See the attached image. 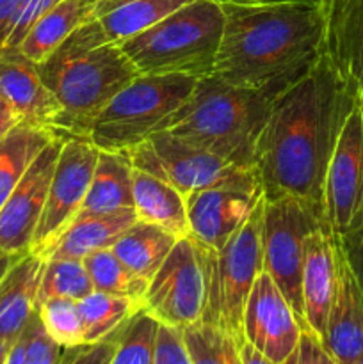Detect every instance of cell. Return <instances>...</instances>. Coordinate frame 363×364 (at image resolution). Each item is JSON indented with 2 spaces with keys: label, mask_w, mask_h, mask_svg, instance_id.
Returning <instances> with one entry per match:
<instances>
[{
  "label": "cell",
  "mask_w": 363,
  "mask_h": 364,
  "mask_svg": "<svg viewBox=\"0 0 363 364\" xmlns=\"http://www.w3.org/2000/svg\"><path fill=\"white\" fill-rule=\"evenodd\" d=\"M358 100V91L324 52L308 73L274 100L253 162L263 198L301 199L324 217L327 167Z\"/></svg>",
  "instance_id": "obj_1"
},
{
  "label": "cell",
  "mask_w": 363,
  "mask_h": 364,
  "mask_svg": "<svg viewBox=\"0 0 363 364\" xmlns=\"http://www.w3.org/2000/svg\"><path fill=\"white\" fill-rule=\"evenodd\" d=\"M212 77L241 87L299 80L324 52L322 0L223 4Z\"/></svg>",
  "instance_id": "obj_2"
},
{
  "label": "cell",
  "mask_w": 363,
  "mask_h": 364,
  "mask_svg": "<svg viewBox=\"0 0 363 364\" xmlns=\"http://www.w3.org/2000/svg\"><path fill=\"white\" fill-rule=\"evenodd\" d=\"M38 71L60 107L57 135L82 139H89L103 107L141 75L98 20L68 36Z\"/></svg>",
  "instance_id": "obj_3"
},
{
  "label": "cell",
  "mask_w": 363,
  "mask_h": 364,
  "mask_svg": "<svg viewBox=\"0 0 363 364\" xmlns=\"http://www.w3.org/2000/svg\"><path fill=\"white\" fill-rule=\"evenodd\" d=\"M298 80L241 87L216 77L198 78L167 132L242 169H253L255 149L274 100Z\"/></svg>",
  "instance_id": "obj_4"
},
{
  "label": "cell",
  "mask_w": 363,
  "mask_h": 364,
  "mask_svg": "<svg viewBox=\"0 0 363 364\" xmlns=\"http://www.w3.org/2000/svg\"><path fill=\"white\" fill-rule=\"evenodd\" d=\"M223 27L221 4L192 0L153 27L117 45L141 75L205 78L214 73Z\"/></svg>",
  "instance_id": "obj_5"
},
{
  "label": "cell",
  "mask_w": 363,
  "mask_h": 364,
  "mask_svg": "<svg viewBox=\"0 0 363 364\" xmlns=\"http://www.w3.org/2000/svg\"><path fill=\"white\" fill-rule=\"evenodd\" d=\"M198 78L187 75H139L96 116L89 141L100 151L125 153L169 128L192 95Z\"/></svg>",
  "instance_id": "obj_6"
},
{
  "label": "cell",
  "mask_w": 363,
  "mask_h": 364,
  "mask_svg": "<svg viewBox=\"0 0 363 364\" xmlns=\"http://www.w3.org/2000/svg\"><path fill=\"white\" fill-rule=\"evenodd\" d=\"M265 198L244 226L219 251H210L196 244L201 262L205 302L199 322L212 323L228 331L238 343L244 341L242 320L253 283L263 270L262 217Z\"/></svg>",
  "instance_id": "obj_7"
},
{
  "label": "cell",
  "mask_w": 363,
  "mask_h": 364,
  "mask_svg": "<svg viewBox=\"0 0 363 364\" xmlns=\"http://www.w3.org/2000/svg\"><path fill=\"white\" fill-rule=\"evenodd\" d=\"M320 228L327 230L324 217L301 199L278 198L263 203V270L285 295L302 329H308L301 290L305 244L306 238Z\"/></svg>",
  "instance_id": "obj_8"
},
{
  "label": "cell",
  "mask_w": 363,
  "mask_h": 364,
  "mask_svg": "<svg viewBox=\"0 0 363 364\" xmlns=\"http://www.w3.org/2000/svg\"><path fill=\"white\" fill-rule=\"evenodd\" d=\"M263 198L253 169H235L210 187L185 198L189 237L201 247L219 251L241 230Z\"/></svg>",
  "instance_id": "obj_9"
},
{
  "label": "cell",
  "mask_w": 363,
  "mask_h": 364,
  "mask_svg": "<svg viewBox=\"0 0 363 364\" xmlns=\"http://www.w3.org/2000/svg\"><path fill=\"white\" fill-rule=\"evenodd\" d=\"M98 155L100 149L89 139L68 137L64 141L28 252L45 259L57 238L80 213Z\"/></svg>",
  "instance_id": "obj_10"
},
{
  "label": "cell",
  "mask_w": 363,
  "mask_h": 364,
  "mask_svg": "<svg viewBox=\"0 0 363 364\" xmlns=\"http://www.w3.org/2000/svg\"><path fill=\"white\" fill-rule=\"evenodd\" d=\"M205 284L198 249L191 237L180 238L149 279L141 309L159 323L184 329L201 320Z\"/></svg>",
  "instance_id": "obj_11"
},
{
  "label": "cell",
  "mask_w": 363,
  "mask_h": 364,
  "mask_svg": "<svg viewBox=\"0 0 363 364\" xmlns=\"http://www.w3.org/2000/svg\"><path fill=\"white\" fill-rule=\"evenodd\" d=\"M324 220L337 238L363 223V100L345 119L324 183Z\"/></svg>",
  "instance_id": "obj_12"
},
{
  "label": "cell",
  "mask_w": 363,
  "mask_h": 364,
  "mask_svg": "<svg viewBox=\"0 0 363 364\" xmlns=\"http://www.w3.org/2000/svg\"><path fill=\"white\" fill-rule=\"evenodd\" d=\"M125 155L128 156L134 169L144 171L166 181L184 198L210 187L235 169H242L231 166L214 153L203 151L182 141L167 130L152 135L142 144L125 151Z\"/></svg>",
  "instance_id": "obj_13"
},
{
  "label": "cell",
  "mask_w": 363,
  "mask_h": 364,
  "mask_svg": "<svg viewBox=\"0 0 363 364\" xmlns=\"http://www.w3.org/2000/svg\"><path fill=\"white\" fill-rule=\"evenodd\" d=\"M66 139L64 135H57L36 156L20 183L14 187L0 208V251L16 256L27 255L31 251L57 159Z\"/></svg>",
  "instance_id": "obj_14"
},
{
  "label": "cell",
  "mask_w": 363,
  "mask_h": 364,
  "mask_svg": "<svg viewBox=\"0 0 363 364\" xmlns=\"http://www.w3.org/2000/svg\"><path fill=\"white\" fill-rule=\"evenodd\" d=\"M242 331L244 341L251 343L274 364L287 361L299 343L302 333L301 323L265 270L258 274L249 291Z\"/></svg>",
  "instance_id": "obj_15"
},
{
  "label": "cell",
  "mask_w": 363,
  "mask_h": 364,
  "mask_svg": "<svg viewBox=\"0 0 363 364\" xmlns=\"http://www.w3.org/2000/svg\"><path fill=\"white\" fill-rule=\"evenodd\" d=\"M0 95L9 102L23 124L57 134L60 107L38 71V63L20 50L0 52Z\"/></svg>",
  "instance_id": "obj_16"
},
{
  "label": "cell",
  "mask_w": 363,
  "mask_h": 364,
  "mask_svg": "<svg viewBox=\"0 0 363 364\" xmlns=\"http://www.w3.org/2000/svg\"><path fill=\"white\" fill-rule=\"evenodd\" d=\"M320 341L337 364H356L363 355V291L340 245L337 290Z\"/></svg>",
  "instance_id": "obj_17"
},
{
  "label": "cell",
  "mask_w": 363,
  "mask_h": 364,
  "mask_svg": "<svg viewBox=\"0 0 363 364\" xmlns=\"http://www.w3.org/2000/svg\"><path fill=\"white\" fill-rule=\"evenodd\" d=\"M338 281V242L330 230H315L305 244L302 263V309L308 329L319 338L326 331L327 315Z\"/></svg>",
  "instance_id": "obj_18"
},
{
  "label": "cell",
  "mask_w": 363,
  "mask_h": 364,
  "mask_svg": "<svg viewBox=\"0 0 363 364\" xmlns=\"http://www.w3.org/2000/svg\"><path fill=\"white\" fill-rule=\"evenodd\" d=\"M324 53L363 100V0H322Z\"/></svg>",
  "instance_id": "obj_19"
},
{
  "label": "cell",
  "mask_w": 363,
  "mask_h": 364,
  "mask_svg": "<svg viewBox=\"0 0 363 364\" xmlns=\"http://www.w3.org/2000/svg\"><path fill=\"white\" fill-rule=\"evenodd\" d=\"M45 259L21 255L0 279V340L13 345L20 340L36 313Z\"/></svg>",
  "instance_id": "obj_20"
},
{
  "label": "cell",
  "mask_w": 363,
  "mask_h": 364,
  "mask_svg": "<svg viewBox=\"0 0 363 364\" xmlns=\"http://www.w3.org/2000/svg\"><path fill=\"white\" fill-rule=\"evenodd\" d=\"M137 223L134 208L109 213H78L73 223L57 238L46 258L84 259L93 252L110 249L117 238Z\"/></svg>",
  "instance_id": "obj_21"
},
{
  "label": "cell",
  "mask_w": 363,
  "mask_h": 364,
  "mask_svg": "<svg viewBox=\"0 0 363 364\" xmlns=\"http://www.w3.org/2000/svg\"><path fill=\"white\" fill-rule=\"evenodd\" d=\"M134 212L137 220L155 224L177 238L189 237V219L185 198L166 181L134 169Z\"/></svg>",
  "instance_id": "obj_22"
},
{
  "label": "cell",
  "mask_w": 363,
  "mask_h": 364,
  "mask_svg": "<svg viewBox=\"0 0 363 364\" xmlns=\"http://www.w3.org/2000/svg\"><path fill=\"white\" fill-rule=\"evenodd\" d=\"M100 0H59L38 23L16 50L34 63L48 57L68 36L88 21L96 20Z\"/></svg>",
  "instance_id": "obj_23"
},
{
  "label": "cell",
  "mask_w": 363,
  "mask_h": 364,
  "mask_svg": "<svg viewBox=\"0 0 363 364\" xmlns=\"http://www.w3.org/2000/svg\"><path fill=\"white\" fill-rule=\"evenodd\" d=\"M134 167L125 153L100 151L82 213H109L134 208Z\"/></svg>",
  "instance_id": "obj_24"
},
{
  "label": "cell",
  "mask_w": 363,
  "mask_h": 364,
  "mask_svg": "<svg viewBox=\"0 0 363 364\" xmlns=\"http://www.w3.org/2000/svg\"><path fill=\"white\" fill-rule=\"evenodd\" d=\"M178 240L180 238L155 224L137 220L110 249L135 276L149 283Z\"/></svg>",
  "instance_id": "obj_25"
},
{
  "label": "cell",
  "mask_w": 363,
  "mask_h": 364,
  "mask_svg": "<svg viewBox=\"0 0 363 364\" xmlns=\"http://www.w3.org/2000/svg\"><path fill=\"white\" fill-rule=\"evenodd\" d=\"M57 137L46 128L20 123L0 141V208L36 156Z\"/></svg>",
  "instance_id": "obj_26"
},
{
  "label": "cell",
  "mask_w": 363,
  "mask_h": 364,
  "mask_svg": "<svg viewBox=\"0 0 363 364\" xmlns=\"http://www.w3.org/2000/svg\"><path fill=\"white\" fill-rule=\"evenodd\" d=\"M192 0H123L98 16L102 28L114 43H123L153 27Z\"/></svg>",
  "instance_id": "obj_27"
},
{
  "label": "cell",
  "mask_w": 363,
  "mask_h": 364,
  "mask_svg": "<svg viewBox=\"0 0 363 364\" xmlns=\"http://www.w3.org/2000/svg\"><path fill=\"white\" fill-rule=\"evenodd\" d=\"M77 306L84 326L85 343H96L110 338L141 309V306L132 299L98 290H93L77 301Z\"/></svg>",
  "instance_id": "obj_28"
},
{
  "label": "cell",
  "mask_w": 363,
  "mask_h": 364,
  "mask_svg": "<svg viewBox=\"0 0 363 364\" xmlns=\"http://www.w3.org/2000/svg\"><path fill=\"white\" fill-rule=\"evenodd\" d=\"M91 277L93 288L98 291H105L110 295L128 297L139 306L142 304V297L148 288V281L135 276L120 258L112 252V249L93 252L88 258L82 259Z\"/></svg>",
  "instance_id": "obj_29"
},
{
  "label": "cell",
  "mask_w": 363,
  "mask_h": 364,
  "mask_svg": "<svg viewBox=\"0 0 363 364\" xmlns=\"http://www.w3.org/2000/svg\"><path fill=\"white\" fill-rule=\"evenodd\" d=\"M95 290L82 259L46 258L39 284L36 308L48 299H71L80 301Z\"/></svg>",
  "instance_id": "obj_30"
},
{
  "label": "cell",
  "mask_w": 363,
  "mask_h": 364,
  "mask_svg": "<svg viewBox=\"0 0 363 364\" xmlns=\"http://www.w3.org/2000/svg\"><path fill=\"white\" fill-rule=\"evenodd\" d=\"M192 364H242L241 345L228 331L196 322L182 329Z\"/></svg>",
  "instance_id": "obj_31"
},
{
  "label": "cell",
  "mask_w": 363,
  "mask_h": 364,
  "mask_svg": "<svg viewBox=\"0 0 363 364\" xmlns=\"http://www.w3.org/2000/svg\"><path fill=\"white\" fill-rule=\"evenodd\" d=\"M159 322L139 309L120 331L116 350L109 364H153V348Z\"/></svg>",
  "instance_id": "obj_32"
},
{
  "label": "cell",
  "mask_w": 363,
  "mask_h": 364,
  "mask_svg": "<svg viewBox=\"0 0 363 364\" xmlns=\"http://www.w3.org/2000/svg\"><path fill=\"white\" fill-rule=\"evenodd\" d=\"M46 333L64 348L84 345V326L77 301L71 299H48L36 308Z\"/></svg>",
  "instance_id": "obj_33"
},
{
  "label": "cell",
  "mask_w": 363,
  "mask_h": 364,
  "mask_svg": "<svg viewBox=\"0 0 363 364\" xmlns=\"http://www.w3.org/2000/svg\"><path fill=\"white\" fill-rule=\"evenodd\" d=\"M23 364H60L66 348L45 331L38 311L32 315L23 334Z\"/></svg>",
  "instance_id": "obj_34"
},
{
  "label": "cell",
  "mask_w": 363,
  "mask_h": 364,
  "mask_svg": "<svg viewBox=\"0 0 363 364\" xmlns=\"http://www.w3.org/2000/svg\"><path fill=\"white\" fill-rule=\"evenodd\" d=\"M153 364H192L182 329L159 323L153 348Z\"/></svg>",
  "instance_id": "obj_35"
},
{
  "label": "cell",
  "mask_w": 363,
  "mask_h": 364,
  "mask_svg": "<svg viewBox=\"0 0 363 364\" xmlns=\"http://www.w3.org/2000/svg\"><path fill=\"white\" fill-rule=\"evenodd\" d=\"M59 0H21L20 9H18L16 21L11 31L9 39L4 50H16L23 43L28 32L32 31L36 23L52 9Z\"/></svg>",
  "instance_id": "obj_36"
},
{
  "label": "cell",
  "mask_w": 363,
  "mask_h": 364,
  "mask_svg": "<svg viewBox=\"0 0 363 364\" xmlns=\"http://www.w3.org/2000/svg\"><path fill=\"white\" fill-rule=\"evenodd\" d=\"M117 333L96 343H84L80 347L66 348L60 364H109L116 350Z\"/></svg>",
  "instance_id": "obj_37"
},
{
  "label": "cell",
  "mask_w": 363,
  "mask_h": 364,
  "mask_svg": "<svg viewBox=\"0 0 363 364\" xmlns=\"http://www.w3.org/2000/svg\"><path fill=\"white\" fill-rule=\"evenodd\" d=\"M281 364H337L312 329H302L295 350Z\"/></svg>",
  "instance_id": "obj_38"
},
{
  "label": "cell",
  "mask_w": 363,
  "mask_h": 364,
  "mask_svg": "<svg viewBox=\"0 0 363 364\" xmlns=\"http://www.w3.org/2000/svg\"><path fill=\"white\" fill-rule=\"evenodd\" d=\"M337 240L338 245H340L345 262L351 267L352 274H354V277L358 279L363 291V223L359 224L354 231L337 238Z\"/></svg>",
  "instance_id": "obj_39"
},
{
  "label": "cell",
  "mask_w": 363,
  "mask_h": 364,
  "mask_svg": "<svg viewBox=\"0 0 363 364\" xmlns=\"http://www.w3.org/2000/svg\"><path fill=\"white\" fill-rule=\"evenodd\" d=\"M21 0H0V52H4L16 21Z\"/></svg>",
  "instance_id": "obj_40"
},
{
  "label": "cell",
  "mask_w": 363,
  "mask_h": 364,
  "mask_svg": "<svg viewBox=\"0 0 363 364\" xmlns=\"http://www.w3.org/2000/svg\"><path fill=\"white\" fill-rule=\"evenodd\" d=\"M20 123V117L14 112L13 107H11L9 102L0 95V141H2L11 130H14Z\"/></svg>",
  "instance_id": "obj_41"
},
{
  "label": "cell",
  "mask_w": 363,
  "mask_h": 364,
  "mask_svg": "<svg viewBox=\"0 0 363 364\" xmlns=\"http://www.w3.org/2000/svg\"><path fill=\"white\" fill-rule=\"evenodd\" d=\"M241 355L242 364H274L269 358H265L262 352L256 350L251 343H248V341H242Z\"/></svg>",
  "instance_id": "obj_42"
},
{
  "label": "cell",
  "mask_w": 363,
  "mask_h": 364,
  "mask_svg": "<svg viewBox=\"0 0 363 364\" xmlns=\"http://www.w3.org/2000/svg\"><path fill=\"white\" fill-rule=\"evenodd\" d=\"M6 364H23V338L20 336V340L14 341L13 347H11L9 354H7Z\"/></svg>",
  "instance_id": "obj_43"
},
{
  "label": "cell",
  "mask_w": 363,
  "mask_h": 364,
  "mask_svg": "<svg viewBox=\"0 0 363 364\" xmlns=\"http://www.w3.org/2000/svg\"><path fill=\"white\" fill-rule=\"evenodd\" d=\"M217 4H242V6H249V4H276V2H299V0H212Z\"/></svg>",
  "instance_id": "obj_44"
},
{
  "label": "cell",
  "mask_w": 363,
  "mask_h": 364,
  "mask_svg": "<svg viewBox=\"0 0 363 364\" xmlns=\"http://www.w3.org/2000/svg\"><path fill=\"white\" fill-rule=\"evenodd\" d=\"M18 258H20V256H16V255H7V252L0 251V279H2L4 274H6L7 270H9V267L13 265V263L16 262Z\"/></svg>",
  "instance_id": "obj_45"
},
{
  "label": "cell",
  "mask_w": 363,
  "mask_h": 364,
  "mask_svg": "<svg viewBox=\"0 0 363 364\" xmlns=\"http://www.w3.org/2000/svg\"><path fill=\"white\" fill-rule=\"evenodd\" d=\"M121 2H123V0H100L98 11H96V18L102 16V14H105L107 11H110L114 6H117V4H121Z\"/></svg>",
  "instance_id": "obj_46"
},
{
  "label": "cell",
  "mask_w": 363,
  "mask_h": 364,
  "mask_svg": "<svg viewBox=\"0 0 363 364\" xmlns=\"http://www.w3.org/2000/svg\"><path fill=\"white\" fill-rule=\"evenodd\" d=\"M11 347H13V345L7 343V341H4V340H0V364H6L7 354H9Z\"/></svg>",
  "instance_id": "obj_47"
},
{
  "label": "cell",
  "mask_w": 363,
  "mask_h": 364,
  "mask_svg": "<svg viewBox=\"0 0 363 364\" xmlns=\"http://www.w3.org/2000/svg\"><path fill=\"white\" fill-rule=\"evenodd\" d=\"M356 364H363V355H362V359H359V361L356 363Z\"/></svg>",
  "instance_id": "obj_48"
}]
</instances>
